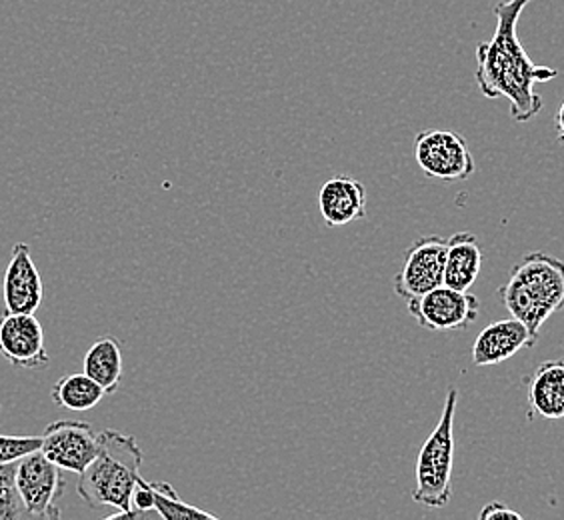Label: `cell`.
I'll list each match as a JSON object with an SVG mask.
<instances>
[{
    "label": "cell",
    "instance_id": "7402d4cb",
    "mask_svg": "<svg viewBox=\"0 0 564 520\" xmlns=\"http://www.w3.org/2000/svg\"><path fill=\"white\" fill-rule=\"evenodd\" d=\"M478 519L487 520V519H514L521 520V512H517V510L509 509L505 502H499V500H492L489 502L485 509L480 510V514H478Z\"/></svg>",
    "mask_w": 564,
    "mask_h": 520
},
{
    "label": "cell",
    "instance_id": "d6986e66",
    "mask_svg": "<svg viewBox=\"0 0 564 520\" xmlns=\"http://www.w3.org/2000/svg\"><path fill=\"white\" fill-rule=\"evenodd\" d=\"M41 448V436H11L0 434V465L17 463L22 456Z\"/></svg>",
    "mask_w": 564,
    "mask_h": 520
},
{
    "label": "cell",
    "instance_id": "ba28073f",
    "mask_svg": "<svg viewBox=\"0 0 564 520\" xmlns=\"http://www.w3.org/2000/svg\"><path fill=\"white\" fill-rule=\"evenodd\" d=\"M448 239L441 235H426L406 249L401 272L394 277V293L404 301L419 299L443 284Z\"/></svg>",
    "mask_w": 564,
    "mask_h": 520
},
{
    "label": "cell",
    "instance_id": "5bb4252c",
    "mask_svg": "<svg viewBox=\"0 0 564 520\" xmlns=\"http://www.w3.org/2000/svg\"><path fill=\"white\" fill-rule=\"evenodd\" d=\"M529 407L532 414L549 421L564 416V362L546 360L539 365L529 380Z\"/></svg>",
    "mask_w": 564,
    "mask_h": 520
},
{
    "label": "cell",
    "instance_id": "8fae6325",
    "mask_svg": "<svg viewBox=\"0 0 564 520\" xmlns=\"http://www.w3.org/2000/svg\"><path fill=\"white\" fill-rule=\"evenodd\" d=\"M4 306L9 313L34 315L43 303L44 284L41 272L34 264L31 247L17 242L12 247L11 262L4 272Z\"/></svg>",
    "mask_w": 564,
    "mask_h": 520
},
{
    "label": "cell",
    "instance_id": "4fadbf2b",
    "mask_svg": "<svg viewBox=\"0 0 564 520\" xmlns=\"http://www.w3.org/2000/svg\"><path fill=\"white\" fill-rule=\"evenodd\" d=\"M318 208L328 227L350 225L367 217V188L357 178L338 174L321 188Z\"/></svg>",
    "mask_w": 564,
    "mask_h": 520
},
{
    "label": "cell",
    "instance_id": "3957f363",
    "mask_svg": "<svg viewBox=\"0 0 564 520\" xmlns=\"http://www.w3.org/2000/svg\"><path fill=\"white\" fill-rule=\"evenodd\" d=\"M499 296L510 315L539 335L564 303L563 260L544 252L527 254L512 267Z\"/></svg>",
    "mask_w": 564,
    "mask_h": 520
},
{
    "label": "cell",
    "instance_id": "cb8c5ba5",
    "mask_svg": "<svg viewBox=\"0 0 564 520\" xmlns=\"http://www.w3.org/2000/svg\"><path fill=\"white\" fill-rule=\"evenodd\" d=\"M556 134H558V141H563V107L556 112Z\"/></svg>",
    "mask_w": 564,
    "mask_h": 520
},
{
    "label": "cell",
    "instance_id": "6da1fadb",
    "mask_svg": "<svg viewBox=\"0 0 564 520\" xmlns=\"http://www.w3.org/2000/svg\"><path fill=\"white\" fill-rule=\"evenodd\" d=\"M532 0H505L495 7L497 29L489 43L477 46V85L487 98H507L510 117L529 122L543 110V97L536 93L539 83L553 80L556 68L532 63L522 48L517 24Z\"/></svg>",
    "mask_w": 564,
    "mask_h": 520
},
{
    "label": "cell",
    "instance_id": "9c48e42d",
    "mask_svg": "<svg viewBox=\"0 0 564 520\" xmlns=\"http://www.w3.org/2000/svg\"><path fill=\"white\" fill-rule=\"evenodd\" d=\"M39 453L61 470L80 475L98 453V433L87 421H55L41 434Z\"/></svg>",
    "mask_w": 564,
    "mask_h": 520
},
{
    "label": "cell",
    "instance_id": "5b68a950",
    "mask_svg": "<svg viewBox=\"0 0 564 520\" xmlns=\"http://www.w3.org/2000/svg\"><path fill=\"white\" fill-rule=\"evenodd\" d=\"M414 159L421 171L433 178L453 183L475 173V159L467 141L455 130H423L414 139Z\"/></svg>",
    "mask_w": 564,
    "mask_h": 520
},
{
    "label": "cell",
    "instance_id": "e0dca14e",
    "mask_svg": "<svg viewBox=\"0 0 564 520\" xmlns=\"http://www.w3.org/2000/svg\"><path fill=\"white\" fill-rule=\"evenodd\" d=\"M107 392L102 390L100 384L90 379L85 372H75V375H66L56 382L51 397L53 401L68 409V411L85 412L95 409L98 402L102 401Z\"/></svg>",
    "mask_w": 564,
    "mask_h": 520
},
{
    "label": "cell",
    "instance_id": "ffe728a7",
    "mask_svg": "<svg viewBox=\"0 0 564 520\" xmlns=\"http://www.w3.org/2000/svg\"><path fill=\"white\" fill-rule=\"evenodd\" d=\"M154 510V492H152L151 483H147L144 478H137V485L132 488L131 495V512L132 519L142 517L147 512Z\"/></svg>",
    "mask_w": 564,
    "mask_h": 520
},
{
    "label": "cell",
    "instance_id": "2e32d148",
    "mask_svg": "<svg viewBox=\"0 0 564 520\" xmlns=\"http://www.w3.org/2000/svg\"><path fill=\"white\" fill-rule=\"evenodd\" d=\"M85 375L102 387L107 394L117 392L122 380V350L115 336H102L88 348L85 360Z\"/></svg>",
    "mask_w": 564,
    "mask_h": 520
},
{
    "label": "cell",
    "instance_id": "8992f818",
    "mask_svg": "<svg viewBox=\"0 0 564 520\" xmlns=\"http://www.w3.org/2000/svg\"><path fill=\"white\" fill-rule=\"evenodd\" d=\"M14 488L31 519H58L61 510L56 500L65 492L61 468L44 458L39 451L22 456L17 463Z\"/></svg>",
    "mask_w": 564,
    "mask_h": 520
},
{
    "label": "cell",
    "instance_id": "603a6c76",
    "mask_svg": "<svg viewBox=\"0 0 564 520\" xmlns=\"http://www.w3.org/2000/svg\"><path fill=\"white\" fill-rule=\"evenodd\" d=\"M19 463V461H17ZM17 463H4L0 465V492L14 487V477H17Z\"/></svg>",
    "mask_w": 564,
    "mask_h": 520
},
{
    "label": "cell",
    "instance_id": "30bf717a",
    "mask_svg": "<svg viewBox=\"0 0 564 520\" xmlns=\"http://www.w3.org/2000/svg\"><path fill=\"white\" fill-rule=\"evenodd\" d=\"M0 357L19 369H43L48 365L51 355L36 316L9 311L0 316Z\"/></svg>",
    "mask_w": 564,
    "mask_h": 520
},
{
    "label": "cell",
    "instance_id": "52a82bcc",
    "mask_svg": "<svg viewBox=\"0 0 564 520\" xmlns=\"http://www.w3.org/2000/svg\"><path fill=\"white\" fill-rule=\"evenodd\" d=\"M409 315L429 331H465L480 315V303L470 291H456L446 284L436 286L419 299L406 301Z\"/></svg>",
    "mask_w": 564,
    "mask_h": 520
},
{
    "label": "cell",
    "instance_id": "ac0fdd59",
    "mask_svg": "<svg viewBox=\"0 0 564 520\" xmlns=\"http://www.w3.org/2000/svg\"><path fill=\"white\" fill-rule=\"evenodd\" d=\"M154 492V512L166 520L181 519H217L213 512L196 509L176 495L173 485L169 483H151Z\"/></svg>",
    "mask_w": 564,
    "mask_h": 520
},
{
    "label": "cell",
    "instance_id": "7c38bea8",
    "mask_svg": "<svg viewBox=\"0 0 564 520\" xmlns=\"http://www.w3.org/2000/svg\"><path fill=\"white\" fill-rule=\"evenodd\" d=\"M539 335L531 333L521 321L514 316L507 321H499L487 326L475 340L473 347V362L477 367H490L500 365L510 357H514L522 348H531L536 345Z\"/></svg>",
    "mask_w": 564,
    "mask_h": 520
},
{
    "label": "cell",
    "instance_id": "7a4b0ae2",
    "mask_svg": "<svg viewBox=\"0 0 564 520\" xmlns=\"http://www.w3.org/2000/svg\"><path fill=\"white\" fill-rule=\"evenodd\" d=\"M142 451L131 434L98 433V453L80 473L76 492L90 509H117L109 519H132L131 495L141 477Z\"/></svg>",
    "mask_w": 564,
    "mask_h": 520
},
{
    "label": "cell",
    "instance_id": "44dd1931",
    "mask_svg": "<svg viewBox=\"0 0 564 520\" xmlns=\"http://www.w3.org/2000/svg\"><path fill=\"white\" fill-rule=\"evenodd\" d=\"M31 519V514L24 509L17 488L12 487L0 492V520Z\"/></svg>",
    "mask_w": 564,
    "mask_h": 520
},
{
    "label": "cell",
    "instance_id": "9a60e30c",
    "mask_svg": "<svg viewBox=\"0 0 564 520\" xmlns=\"http://www.w3.org/2000/svg\"><path fill=\"white\" fill-rule=\"evenodd\" d=\"M480 269L482 250L478 247L477 237L468 230L448 237L443 284L456 291H470V286L480 274Z\"/></svg>",
    "mask_w": 564,
    "mask_h": 520
},
{
    "label": "cell",
    "instance_id": "277c9868",
    "mask_svg": "<svg viewBox=\"0 0 564 520\" xmlns=\"http://www.w3.org/2000/svg\"><path fill=\"white\" fill-rule=\"evenodd\" d=\"M458 390L451 387L446 392L441 421L431 436L424 441L414 468L413 499L429 509H443L453 499V463H455V412Z\"/></svg>",
    "mask_w": 564,
    "mask_h": 520
}]
</instances>
